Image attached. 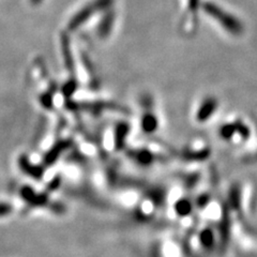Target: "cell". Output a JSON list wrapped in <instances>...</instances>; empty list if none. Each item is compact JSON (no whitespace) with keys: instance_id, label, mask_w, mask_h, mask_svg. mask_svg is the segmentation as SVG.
<instances>
[{"instance_id":"6da1fadb","label":"cell","mask_w":257,"mask_h":257,"mask_svg":"<svg viewBox=\"0 0 257 257\" xmlns=\"http://www.w3.org/2000/svg\"><path fill=\"white\" fill-rule=\"evenodd\" d=\"M216 106H218V103H216L214 99H207L203 103V105L198 109V112H197L198 121L200 122L206 121V120L215 111Z\"/></svg>"},{"instance_id":"7a4b0ae2","label":"cell","mask_w":257,"mask_h":257,"mask_svg":"<svg viewBox=\"0 0 257 257\" xmlns=\"http://www.w3.org/2000/svg\"><path fill=\"white\" fill-rule=\"evenodd\" d=\"M200 238V243L203 244L206 248H211L214 243V235L211 229L206 228L202 231V234L199 236Z\"/></svg>"},{"instance_id":"3957f363","label":"cell","mask_w":257,"mask_h":257,"mask_svg":"<svg viewBox=\"0 0 257 257\" xmlns=\"http://www.w3.org/2000/svg\"><path fill=\"white\" fill-rule=\"evenodd\" d=\"M175 209H176V212L178 213V215L186 216L192 211V205L189 200L181 199L179 202H177Z\"/></svg>"},{"instance_id":"277c9868","label":"cell","mask_w":257,"mask_h":257,"mask_svg":"<svg viewBox=\"0 0 257 257\" xmlns=\"http://www.w3.org/2000/svg\"><path fill=\"white\" fill-rule=\"evenodd\" d=\"M158 125L157 118L154 115H147L143 120V127L146 132H154L156 131Z\"/></svg>"},{"instance_id":"5b68a950","label":"cell","mask_w":257,"mask_h":257,"mask_svg":"<svg viewBox=\"0 0 257 257\" xmlns=\"http://www.w3.org/2000/svg\"><path fill=\"white\" fill-rule=\"evenodd\" d=\"M229 224H228V219L226 215H224V218L222 220L221 224V241L222 243H226L228 241V236H229Z\"/></svg>"},{"instance_id":"8992f818","label":"cell","mask_w":257,"mask_h":257,"mask_svg":"<svg viewBox=\"0 0 257 257\" xmlns=\"http://www.w3.org/2000/svg\"><path fill=\"white\" fill-rule=\"evenodd\" d=\"M236 131H237V127H236V125H231V124H229V125H225L224 127H222V130H221V135L223 136L224 139H230V138H231V135L234 134Z\"/></svg>"}]
</instances>
